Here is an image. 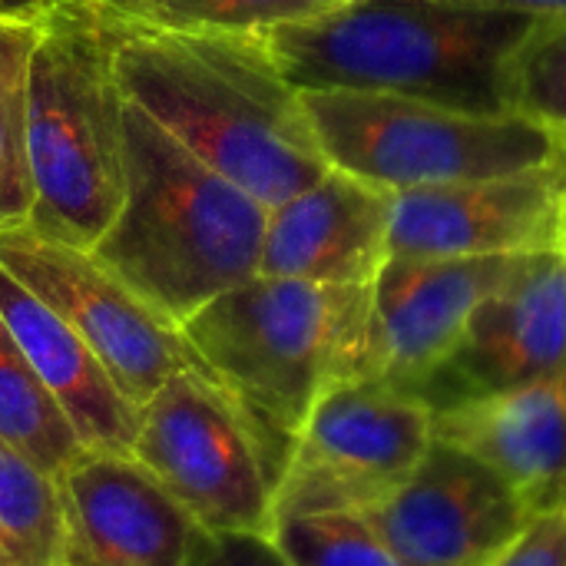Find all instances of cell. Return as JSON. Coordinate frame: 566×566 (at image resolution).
I'll list each match as a JSON object with an SVG mask.
<instances>
[{
  "label": "cell",
  "mask_w": 566,
  "mask_h": 566,
  "mask_svg": "<svg viewBox=\"0 0 566 566\" xmlns=\"http://www.w3.org/2000/svg\"><path fill=\"white\" fill-rule=\"evenodd\" d=\"M119 93L262 206H282L332 166L265 33H123Z\"/></svg>",
  "instance_id": "obj_1"
},
{
  "label": "cell",
  "mask_w": 566,
  "mask_h": 566,
  "mask_svg": "<svg viewBox=\"0 0 566 566\" xmlns=\"http://www.w3.org/2000/svg\"><path fill=\"white\" fill-rule=\"evenodd\" d=\"M544 17L464 0H355L265 30L295 90H361L517 113L514 60Z\"/></svg>",
  "instance_id": "obj_2"
},
{
  "label": "cell",
  "mask_w": 566,
  "mask_h": 566,
  "mask_svg": "<svg viewBox=\"0 0 566 566\" xmlns=\"http://www.w3.org/2000/svg\"><path fill=\"white\" fill-rule=\"evenodd\" d=\"M371 285L255 275L179 328L199 371L239 408L279 474L318 398L368 365Z\"/></svg>",
  "instance_id": "obj_3"
},
{
  "label": "cell",
  "mask_w": 566,
  "mask_h": 566,
  "mask_svg": "<svg viewBox=\"0 0 566 566\" xmlns=\"http://www.w3.org/2000/svg\"><path fill=\"white\" fill-rule=\"evenodd\" d=\"M126 192L90 249L126 289L182 325L259 275L269 206L222 179L123 96Z\"/></svg>",
  "instance_id": "obj_4"
},
{
  "label": "cell",
  "mask_w": 566,
  "mask_h": 566,
  "mask_svg": "<svg viewBox=\"0 0 566 566\" xmlns=\"http://www.w3.org/2000/svg\"><path fill=\"white\" fill-rule=\"evenodd\" d=\"M119 36L83 0H50L30 56L27 226L86 252L126 192L123 93L113 70Z\"/></svg>",
  "instance_id": "obj_5"
},
{
  "label": "cell",
  "mask_w": 566,
  "mask_h": 566,
  "mask_svg": "<svg viewBox=\"0 0 566 566\" xmlns=\"http://www.w3.org/2000/svg\"><path fill=\"white\" fill-rule=\"evenodd\" d=\"M332 169L385 192L501 179L566 159V139L527 113H468L361 90H298Z\"/></svg>",
  "instance_id": "obj_6"
},
{
  "label": "cell",
  "mask_w": 566,
  "mask_h": 566,
  "mask_svg": "<svg viewBox=\"0 0 566 566\" xmlns=\"http://www.w3.org/2000/svg\"><path fill=\"white\" fill-rule=\"evenodd\" d=\"M434 411L375 378L328 388L305 418L272 494V524L315 514H365L428 454Z\"/></svg>",
  "instance_id": "obj_7"
},
{
  "label": "cell",
  "mask_w": 566,
  "mask_h": 566,
  "mask_svg": "<svg viewBox=\"0 0 566 566\" xmlns=\"http://www.w3.org/2000/svg\"><path fill=\"white\" fill-rule=\"evenodd\" d=\"M129 458L216 537L272 534L275 478L262 444L199 368L172 375L139 408Z\"/></svg>",
  "instance_id": "obj_8"
},
{
  "label": "cell",
  "mask_w": 566,
  "mask_h": 566,
  "mask_svg": "<svg viewBox=\"0 0 566 566\" xmlns=\"http://www.w3.org/2000/svg\"><path fill=\"white\" fill-rule=\"evenodd\" d=\"M0 265L90 345L129 405L143 408L172 375L199 368L182 328L126 289L93 252L23 222L0 232Z\"/></svg>",
  "instance_id": "obj_9"
},
{
  "label": "cell",
  "mask_w": 566,
  "mask_h": 566,
  "mask_svg": "<svg viewBox=\"0 0 566 566\" xmlns=\"http://www.w3.org/2000/svg\"><path fill=\"white\" fill-rule=\"evenodd\" d=\"M534 514L494 468L434 438L421 464L361 517L401 566H491Z\"/></svg>",
  "instance_id": "obj_10"
},
{
  "label": "cell",
  "mask_w": 566,
  "mask_h": 566,
  "mask_svg": "<svg viewBox=\"0 0 566 566\" xmlns=\"http://www.w3.org/2000/svg\"><path fill=\"white\" fill-rule=\"evenodd\" d=\"M566 252V159L517 176L391 192L388 259Z\"/></svg>",
  "instance_id": "obj_11"
},
{
  "label": "cell",
  "mask_w": 566,
  "mask_h": 566,
  "mask_svg": "<svg viewBox=\"0 0 566 566\" xmlns=\"http://www.w3.org/2000/svg\"><path fill=\"white\" fill-rule=\"evenodd\" d=\"M66 524L63 566H216L206 531L129 454L86 451L56 478Z\"/></svg>",
  "instance_id": "obj_12"
},
{
  "label": "cell",
  "mask_w": 566,
  "mask_h": 566,
  "mask_svg": "<svg viewBox=\"0 0 566 566\" xmlns=\"http://www.w3.org/2000/svg\"><path fill=\"white\" fill-rule=\"evenodd\" d=\"M527 259H388L371 282L365 378L421 395L458 348L478 305Z\"/></svg>",
  "instance_id": "obj_13"
},
{
  "label": "cell",
  "mask_w": 566,
  "mask_h": 566,
  "mask_svg": "<svg viewBox=\"0 0 566 566\" xmlns=\"http://www.w3.org/2000/svg\"><path fill=\"white\" fill-rule=\"evenodd\" d=\"M566 365V252H537L471 315L458 348L421 388L431 408L504 391Z\"/></svg>",
  "instance_id": "obj_14"
},
{
  "label": "cell",
  "mask_w": 566,
  "mask_h": 566,
  "mask_svg": "<svg viewBox=\"0 0 566 566\" xmlns=\"http://www.w3.org/2000/svg\"><path fill=\"white\" fill-rule=\"evenodd\" d=\"M391 192L328 169L269 209L259 275L318 285H371L388 262Z\"/></svg>",
  "instance_id": "obj_15"
},
{
  "label": "cell",
  "mask_w": 566,
  "mask_h": 566,
  "mask_svg": "<svg viewBox=\"0 0 566 566\" xmlns=\"http://www.w3.org/2000/svg\"><path fill=\"white\" fill-rule=\"evenodd\" d=\"M434 411V438L494 468L534 511L566 501V365Z\"/></svg>",
  "instance_id": "obj_16"
},
{
  "label": "cell",
  "mask_w": 566,
  "mask_h": 566,
  "mask_svg": "<svg viewBox=\"0 0 566 566\" xmlns=\"http://www.w3.org/2000/svg\"><path fill=\"white\" fill-rule=\"evenodd\" d=\"M0 318L56 398L80 444L93 454H129L139 408L123 398L90 345L0 265Z\"/></svg>",
  "instance_id": "obj_17"
},
{
  "label": "cell",
  "mask_w": 566,
  "mask_h": 566,
  "mask_svg": "<svg viewBox=\"0 0 566 566\" xmlns=\"http://www.w3.org/2000/svg\"><path fill=\"white\" fill-rule=\"evenodd\" d=\"M0 441L27 454L46 474L60 478L70 471L86 448L80 444L73 424L60 411L56 398L46 391L23 348L0 318Z\"/></svg>",
  "instance_id": "obj_18"
},
{
  "label": "cell",
  "mask_w": 566,
  "mask_h": 566,
  "mask_svg": "<svg viewBox=\"0 0 566 566\" xmlns=\"http://www.w3.org/2000/svg\"><path fill=\"white\" fill-rule=\"evenodd\" d=\"M63 551L56 478L0 441V566H63Z\"/></svg>",
  "instance_id": "obj_19"
},
{
  "label": "cell",
  "mask_w": 566,
  "mask_h": 566,
  "mask_svg": "<svg viewBox=\"0 0 566 566\" xmlns=\"http://www.w3.org/2000/svg\"><path fill=\"white\" fill-rule=\"evenodd\" d=\"M123 33H265L322 13L315 0H83Z\"/></svg>",
  "instance_id": "obj_20"
},
{
  "label": "cell",
  "mask_w": 566,
  "mask_h": 566,
  "mask_svg": "<svg viewBox=\"0 0 566 566\" xmlns=\"http://www.w3.org/2000/svg\"><path fill=\"white\" fill-rule=\"evenodd\" d=\"M40 20L0 17V232L30 216L27 172V86Z\"/></svg>",
  "instance_id": "obj_21"
},
{
  "label": "cell",
  "mask_w": 566,
  "mask_h": 566,
  "mask_svg": "<svg viewBox=\"0 0 566 566\" xmlns=\"http://www.w3.org/2000/svg\"><path fill=\"white\" fill-rule=\"evenodd\" d=\"M269 537L289 566H401L361 514L285 517Z\"/></svg>",
  "instance_id": "obj_22"
},
{
  "label": "cell",
  "mask_w": 566,
  "mask_h": 566,
  "mask_svg": "<svg viewBox=\"0 0 566 566\" xmlns=\"http://www.w3.org/2000/svg\"><path fill=\"white\" fill-rule=\"evenodd\" d=\"M514 106L566 139V17H544L521 46Z\"/></svg>",
  "instance_id": "obj_23"
},
{
  "label": "cell",
  "mask_w": 566,
  "mask_h": 566,
  "mask_svg": "<svg viewBox=\"0 0 566 566\" xmlns=\"http://www.w3.org/2000/svg\"><path fill=\"white\" fill-rule=\"evenodd\" d=\"M491 566H566V501L537 511Z\"/></svg>",
  "instance_id": "obj_24"
},
{
  "label": "cell",
  "mask_w": 566,
  "mask_h": 566,
  "mask_svg": "<svg viewBox=\"0 0 566 566\" xmlns=\"http://www.w3.org/2000/svg\"><path fill=\"white\" fill-rule=\"evenodd\" d=\"M219 560L216 566H289L282 560V554L275 551L272 537L262 534H229L219 537Z\"/></svg>",
  "instance_id": "obj_25"
},
{
  "label": "cell",
  "mask_w": 566,
  "mask_h": 566,
  "mask_svg": "<svg viewBox=\"0 0 566 566\" xmlns=\"http://www.w3.org/2000/svg\"><path fill=\"white\" fill-rule=\"evenodd\" d=\"M464 3L507 7V10H524V13H537V17H566V0H464Z\"/></svg>",
  "instance_id": "obj_26"
},
{
  "label": "cell",
  "mask_w": 566,
  "mask_h": 566,
  "mask_svg": "<svg viewBox=\"0 0 566 566\" xmlns=\"http://www.w3.org/2000/svg\"><path fill=\"white\" fill-rule=\"evenodd\" d=\"M50 0H0V17L10 20H40Z\"/></svg>",
  "instance_id": "obj_27"
},
{
  "label": "cell",
  "mask_w": 566,
  "mask_h": 566,
  "mask_svg": "<svg viewBox=\"0 0 566 566\" xmlns=\"http://www.w3.org/2000/svg\"><path fill=\"white\" fill-rule=\"evenodd\" d=\"M322 10H332V7H345V3H355V0H315Z\"/></svg>",
  "instance_id": "obj_28"
}]
</instances>
